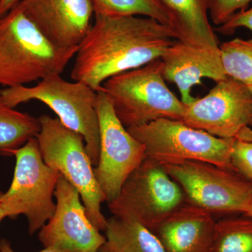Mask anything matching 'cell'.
Instances as JSON below:
<instances>
[{"mask_svg": "<svg viewBox=\"0 0 252 252\" xmlns=\"http://www.w3.org/2000/svg\"><path fill=\"white\" fill-rule=\"evenodd\" d=\"M97 93L100 147L94 173L109 203L119 195L127 177L146 158L145 147L118 119L107 94L102 89Z\"/></svg>", "mask_w": 252, "mask_h": 252, "instance_id": "30bf717a", "label": "cell"}, {"mask_svg": "<svg viewBox=\"0 0 252 252\" xmlns=\"http://www.w3.org/2000/svg\"><path fill=\"white\" fill-rule=\"evenodd\" d=\"M248 216L252 217V203L251 205V207H250V211H249L248 215Z\"/></svg>", "mask_w": 252, "mask_h": 252, "instance_id": "83f0119b", "label": "cell"}, {"mask_svg": "<svg viewBox=\"0 0 252 252\" xmlns=\"http://www.w3.org/2000/svg\"><path fill=\"white\" fill-rule=\"evenodd\" d=\"M185 203L183 190L162 165L146 158L108 206L114 216L136 220L154 233Z\"/></svg>", "mask_w": 252, "mask_h": 252, "instance_id": "ba28073f", "label": "cell"}, {"mask_svg": "<svg viewBox=\"0 0 252 252\" xmlns=\"http://www.w3.org/2000/svg\"><path fill=\"white\" fill-rule=\"evenodd\" d=\"M54 195L57 202L54 216L39 230L43 246L63 252H99L105 236L88 217L79 191L62 175Z\"/></svg>", "mask_w": 252, "mask_h": 252, "instance_id": "7c38bea8", "label": "cell"}, {"mask_svg": "<svg viewBox=\"0 0 252 252\" xmlns=\"http://www.w3.org/2000/svg\"><path fill=\"white\" fill-rule=\"evenodd\" d=\"M78 48L55 45L18 4L0 18V86H26L61 74Z\"/></svg>", "mask_w": 252, "mask_h": 252, "instance_id": "7a4b0ae2", "label": "cell"}, {"mask_svg": "<svg viewBox=\"0 0 252 252\" xmlns=\"http://www.w3.org/2000/svg\"><path fill=\"white\" fill-rule=\"evenodd\" d=\"M220 48L227 77L252 86V39L236 38L223 43Z\"/></svg>", "mask_w": 252, "mask_h": 252, "instance_id": "44dd1931", "label": "cell"}, {"mask_svg": "<svg viewBox=\"0 0 252 252\" xmlns=\"http://www.w3.org/2000/svg\"><path fill=\"white\" fill-rule=\"evenodd\" d=\"M7 155L16 158V167L9 189L0 193V213L3 219L25 215L32 235L54 216L53 195L61 174L44 162L35 137Z\"/></svg>", "mask_w": 252, "mask_h": 252, "instance_id": "8992f818", "label": "cell"}, {"mask_svg": "<svg viewBox=\"0 0 252 252\" xmlns=\"http://www.w3.org/2000/svg\"><path fill=\"white\" fill-rule=\"evenodd\" d=\"M211 252H252V217H229L216 221Z\"/></svg>", "mask_w": 252, "mask_h": 252, "instance_id": "d6986e66", "label": "cell"}, {"mask_svg": "<svg viewBox=\"0 0 252 252\" xmlns=\"http://www.w3.org/2000/svg\"><path fill=\"white\" fill-rule=\"evenodd\" d=\"M230 162L237 173L252 184V141L234 139Z\"/></svg>", "mask_w": 252, "mask_h": 252, "instance_id": "7402d4cb", "label": "cell"}, {"mask_svg": "<svg viewBox=\"0 0 252 252\" xmlns=\"http://www.w3.org/2000/svg\"><path fill=\"white\" fill-rule=\"evenodd\" d=\"M41 130L39 118L18 112L5 103L0 93V152H8L24 145Z\"/></svg>", "mask_w": 252, "mask_h": 252, "instance_id": "ac0fdd59", "label": "cell"}, {"mask_svg": "<svg viewBox=\"0 0 252 252\" xmlns=\"http://www.w3.org/2000/svg\"><path fill=\"white\" fill-rule=\"evenodd\" d=\"M39 120L41 130L35 137L44 162L75 187L93 224L105 230L107 220L101 205L106 198L94 176L84 137L66 127L59 118L42 115Z\"/></svg>", "mask_w": 252, "mask_h": 252, "instance_id": "5b68a950", "label": "cell"}, {"mask_svg": "<svg viewBox=\"0 0 252 252\" xmlns=\"http://www.w3.org/2000/svg\"><path fill=\"white\" fill-rule=\"evenodd\" d=\"M180 186L187 203L214 213L247 215L252 203V184L236 172L210 162L187 160L162 165Z\"/></svg>", "mask_w": 252, "mask_h": 252, "instance_id": "9c48e42d", "label": "cell"}, {"mask_svg": "<svg viewBox=\"0 0 252 252\" xmlns=\"http://www.w3.org/2000/svg\"><path fill=\"white\" fill-rule=\"evenodd\" d=\"M21 0H0V18L9 13Z\"/></svg>", "mask_w": 252, "mask_h": 252, "instance_id": "d4e9b609", "label": "cell"}, {"mask_svg": "<svg viewBox=\"0 0 252 252\" xmlns=\"http://www.w3.org/2000/svg\"><path fill=\"white\" fill-rule=\"evenodd\" d=\"M102 90L126 128L159 119L182 120L185 104L167 87L160 59L109 78Z\"/></svg>", "mask_w": 252, "mask_h": 252, "instance_id": "277c9868", "label": "cell"}, {"mask_svg": "<svg viewBox=\"0 0 252 252\" xmlns=\"http://www.w3.org/2000/svg\"><path fill=\"white\" fill-rule=\"evenodd\" d=\"M3 220V217L1 216V213H0V221Z\"/></svg>", "mask_w": 252, "mask_h": 252, "instance_id": "f1b7e54d", "label": "cell"}, {"mask_svg": "<svg viewBox=\"0 0 252 252\" xmlns=\"http://www.w3.org/2000/svg\"><path fill=\"white\" fill-rule=\"evenodd\" d=\"M248 87L250 88L252 93V86H248ZM235 139L252 141V129L250 128V127H246V128L243 129Z\"/></svg>", "mask_w": 252, "mask_h": 252, "instance_id": "4316f807", "label": "cell"}, {"mask_svg": "<svg viewBox=\"0 0 252 252\" xmlns=\"http://www.w3.org/2000/svg\"><path fill=\"white\" fill-rule=\"evenodd\" d=\"M181 122L220 138L235 139L243 129H252V91L228 77L205 97L185 104Z\"/></svg>", "mask_w": 252, "mask_h": 252, "instance_id": "8fae6325", "label": "cell"}, {"mask_svg": "<svg viewBox=\"0 0 252 252\" xmlns=\"http://www.w3.org/2000/svg\"><path fill=\"white\" fill-rule=\"evenodd\" d=\"M104 231L99 252H166L157 235L136 220L113 216Z\"/></svg>", "mask_w": 252, "mask_h": 252, "instance_id": "e0dca14e", "label": "cell"}, {"mask_svg": "<svg viewBox=\"0 0 252 252\" xmlns=\"http://www.w3.org/2000/svg\"><path fill=\"white\" fill-rule=\"evenodd\" d=\"M162 75L165 80L175 83L178 88L184 104L195 101L191 94L193 86L201 84L204 78L216 83L227 79L220 46L208 47L186 44L177 40L160 58Z\"/></svg>", "mask_w": 252, "mask_h": 252, "instance_id": "5bb4252c", "label": "cell"}, {"mask_svg": "<svg viewBox=\"0 0 252 252\" xmlns=\"http://www.w3.org/2000/svg\"><path fill=\"white\" fill-rule=\"evenodd\" d=\"M215 225L212 213L187 203L162 222L154 233L166 252H211Z\"/></svg>", "mask_w": 252, "mask_h": 252, "instance_id": "9a60e30c", "label": "cell"}, {"mask_svg": "<svg viewBox=\"0 0 252 252\" xmlns=\"http://www.w3.org/2000/svg\"><path fill=\"white\" fill-rule=\"evenodd\" d=\"M252 0H213L210 8V17L214 24L222 26L226 23L237 11H245Z\"/></svg>", "mask_w": 252, "mask_h": 252, "instance_id": "603a6c76", "label": "cell"}, {"mask_svg": "<svg viewBox=\"0 0 252 252\" xmlns=\"http://www.w3.org/2000/svg\"><path fill=\"white\" fill-rule=\"evenodd\" d=\"M127 129L144 144L146 158L161 165L195 160L235 171L230 162L234 139L220 138L170 119Z\"/></svg>", "mask_w": 252, "mask_h": 252, "instance_id": "52a82bcc", "label": "cell"}, {"mask_svg": "<svg viewBox=\"0 0 252 252\" xmlns=\"http://www.w3.org/2000/svg\"><path fill=\"white\" fill-rule=\"evenodd\" d=\"M239 28H248L252 32V8L239 11L224 24L220 26L217 31L225 35H231Z\"/></svg>", "mask_w": 252, "mask_h": 252, "instance_id": "cb8c5ba5", "label": "cell"}, {"mask_svg": "<svg viewBox=\"0 0 252 252\" xmlns=\"http://www.w3.org/2000/svg\"><path fill=\"white\" fill-rule=\"evenodd\" d=\"M94 15L137 16L154 18L169 26V17L160 0H93Z\"/></svg>", "mask_w": 252, "mask_h": 252, "instance_id": "ffe728a7", "label": "cell"}, {"mask_svg": "<svg viewBox=\"0 0 252 252\" xmlns=\"http://www.w3.org/2000/svg\"><path fill=\"white\" fill-rule=\"evenodd\" d=\"M0 93L12 108L31 100L45 104L66 127L83 136L93 165H97L100 139L97 91L81 81L69 82L61 74H53L35 86L6 88Z\"/></svg>", "mask_w": 252, "mask_h": 252, "instance_id": "3957f363", "label": "cell"}, {"mask_svg": "<svg viewBox=\"0 0 252 252\" xmlns=\"http://www.w3.org/2000/svg\"><path fill=\"white\" fill-rule=\"evenodd\" d=\"M23 12L55 45L79 47L90 31L93 0H21Z\"/></svg>", "mask_w": 252, "mask_h": 252, "instance_id": "4fadbf2b", "label": "cell"}, {"mask_svg": "<svg viewBox=\"0 0 252 252\" xmlns=\"http://www.w3.org/2000/svg\"><path fill=\"white\" fill-rule=\"evenodd\" d=\"M175 38L186 44L219 47L220 42L209 21L213 0H160Z\"/></svg>", "mask_w": 252, "mask_h": 252, "instance_id": "2e32d148", "label": "cell"}, {"mask_svg": "<svg viewBox=\"0 0 252 252\" xmlns=\"http://www.w3.org/2000/svg\"><path fill=\"white\" fill-rule=\"evenodd\" d=\"M175 39L171 28L154 18L94 15L71 78L102 90L109 78L160 59Z\"/></svg>", "mask_w": 252, "mask_h": 252, "instance_id": "6da1fadb", "label": "cell"}, {"mask_svg": "<svg viewBox=\"0 0 252 252\" xmlns=\"http://www.w3.org/2000/svg\"><path fill=\"white\" fill-rule=\"evenodd\" d=\"M0 252H16L11 248V245L6 240H1L0 242ZM63 252L59 250L53 248H45L40 252Z\"/></svg>", "mask_w": 252, "mask_h": 252, "instance_id": "484cf974", "label": "cell"}]
</instances>
